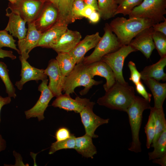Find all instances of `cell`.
Listing matches in <instances>:
<instances>
[{
  "instance_id": "cell-1",
  "label": "cell",
  "mask_w": 166,
  "mask_h": 166,
  "mask_svg": "<svg viewBox=\"0 0 166 166\" xmlns=\"http://www.w3.org/2000/svg\"><path fill=\"white\" fill-rule=\"evenodd\" d=\"M155 24L151 20L141 18L127 19L117 17L109 24L112 32L122 46L128 45L131 40L144 30L152 27Z\"/></svg>"
},
{
  "instance_id": "cell-2",
  "label": "cell",
  "mask_w": 166,
  "mask_h": 166,
  "mask_svg": "<svg viewBox=\"0 0 166 166\" xmlns=\"http://www.w3.org/2000/svg\"><path fill=\"white\" fill-rule=\"evenodd\" d=\"M99 98L97 103L112 109L126 112L135 97L134 88L128 83L123 84L117 81Z\"/></svg>"
},
{
  "instance_id": "cell-3",
  "label": "cell",
  "mask_w": 166,
  "mask_h": 166,
  "mask_svg": "<svg viewBox=\"0 0 166 166\" xmlns=\"http://www.w3.org/2000/svg\"><path fill=\"white\" fill-rule=\"evenodd\" d=\"M150 102L143 98L135 96L134 101L127 109V113L131 127L132 141L129 151L135 153L141 151V143L139 135L141 127L143 113L144 111L150 109Z\"/></svg>"
},
{
  "instance_id": "cell-4",
  "label": "cell",
  "mask_w": 166,
  "mask_h": 166,
  "mask_svg": "<svg viewBox=\"0 0 166 166\" xmlns=\"http://www.w3.org/2000/svg\"><path fill=\"white\" fill-rule=\"evenodd\" d=\"M102 83L101 81H96L91 77L86 65L81 61L76 64L72 71L65 77L63 91L65 94L70 95L74 93L76 87L82 86L84 88L80 92V94L84 95L87 94L93 86Z\"/></svg>"
},
{
  "instance_id": "cell-5",
  "label": "cell",
  "mask_w": 166,
  "mask_h": 166,
  "mask_svg": "<svg viewBox=\"0 0 166 166\" xmlns=\"http://www.w3.org/2000/svg\"><path fill=\"white\" fill-rule=\"evenodd\" d=\"M104 30V34L93 52L89 56L84 57L82 61L85 65L100 61L105 55L117 50L122 46L108 23L105 24Z\"/></svg>"
},
{
  "instance_id": "cell-6",
  "label": "cell",
  "mask_w": 166,
  "mask_h": 166,
  "mask_svg": "<svg viewBox=\"0 0 166 166\" xmlns=\"http://www.w3.org/2000/svg\"><path fill=\"white\" fill-rule=\"evenodd\" d=\"M166 0H144L133 9L129 17L145 18L156 24L166 20Z\"/></svg>"
},
{
  "instance_id": "cell-7",
  "label": "cell",
  "mask_w": 166,
  "mask_h": 166,
  "mask_svg": "<svg viewBox=\"0 0 166 166\" xmlns=\"http://www.w3.org/2000/svg\"><path fill=\"white\" fill-rule=\"evenodd\" d=\"M129 45L122 46L117 50L104 56L101 60L107 63L114 74L115 80L123 84L128 83L123 75V69L125 59L131 53L136 51Z\"/></svg>"
},
{
  "instance_id": "cell-8",
  "label": "cell",
  "mask_w": 166,
  "mask_h": 166,
  "mask_svg": "<svg viewBox=\"0 0 166 166\" xmlns=\"http://www.w3.org/2000/svg\"><path fill=\"white\" fill-rule=\"evenodd\" d=\"M45 2L43 0H18L8 8L18 13L27 23L34 22L40 13Z\"/></svg>"
},
{
  "instance_id": "cell-9",
  "label": "cell",
  "mask_w": 166,
  "mask_h": 166,
  "mask_svg": "<svg viewBox=\"0 0 166 166\" xmlns=\"http://www.w3.org/2000/svg\"><path fill=\"white\" fill-rule=\"evenodd\" d=\"M48 81L47 79L42 81L38 87V90L41 93V95L34 106L25 112L26 119L37 117L39 121L44 119V112L48 106L50 101L54 97L48 86Z\"/></svg>"
},
{
  "instance_id": "cell-10",
  "label": "cell",
  "mask_w": 166,
  "mask_h": 166,
  "mask_svg": "<svg viewBox=\"0 0 166 166\" xmlns=\"http://www.w3.org/2000/svg\"><path fill=\"white\" fill-rule=\"evenodd\" d=\"M95 104L94 102L89 101L80 113L85 134L93 138L98 137L94 133L97 128L100 125L108 123L109 120L101 118L94 113L93 108Z\"/></svg>"
},
{
  "instance_id": "cell-11",
  "label": "cell",
  "mask_w": 166,
  "mask_h": 166,
  "mask_svg": "<svg viewBox=\"0 0 166 166\" xmlns=\"http://www.w3.org/2000/svg\"><path fill=\"white\" fill-rule=\"evenodd\" d=\"M45 72L49 78L48 86L54 97L62 94L65 77L62 74L55 59L50 60Z\"/></svg>"
},
{
  "instance_id": "cell-12",
  "label": "cell",
  "mask_w": 166,
  "mask_h": 166,
  "mask_svg": "<svg viewBox=\"0 0 166 166\" xmlns=\"http://www.w3.org/2000/svg\"><path fill=\"white\" fill-rule=\"evenodd\" d=\"M154 30L152 27L146 28L138 33L129 44L136 51H140L148 59L155 48L152 35Z\"/></svg>"
},
{
  "instance_id": "cell-13",
  "label": "cell",
  "mask_w": 166,
  "mask_h": 166,
  "mask_svg": "<svg viewBox=\"0 0 166 166\" xmlns=\"http://www.w3.org/2000/svg\"><path fill=\"white\" fill-rule=\"evenodd\" d=\"M27 31L25 37L18 40V45L20 56L27 60L29 57L30 52L37 47L42 33L36 28L34 22L28 23Z\"/></svg>"
},
{
  "instance_id": "cell-14",
  "label": "cell",
  "mask_w": 166,
  "mask_h": 166,
  "mask_svg": "<svg viewBox=\"0 0 166 166\" xmlns=\"http://www.w3.org/2000/svg\"><path fill=\"white\" fill-rule=\"evenodd\" d=\"M21 62L22 68L20 76L21 78L17 81L15 85L17 88L21 90L24 84L30 81H38L47 79V76L43 69H39L32 66L27 61V60L21 56L19 57Z\"/></svg>"
},
{
  "instance_id": "cell-15",
  "label": "cell",
  "mask_w": 166,
  "mask_h": 166,
  "mask_svg": "<svg viewBox=\"0 0 166 166\" xmlns=\"http://www.w3.org/2000/svg\"><path fill=\"white\" fill-rule=\"evenodd\" d=\"M58 12L51 3L45 2L37 18L34 21L36 28L43 33L57 21Z\"/></svg>"
},
{
  "instance_id": "cell-16",
  "label": "cell",
  "mask_w": 166,
  "mask_h": 166,
  "mask_svg": "<svg viewBox=\"0 0 166 166\" xmlns=\"http://www.w3.org/2000/svg\"><path fill=\"white\" fill-rule=\"evenodd\" d=\"M81 35L78 31L69 29L63 34L58 40L50 45L57 53H69L81 40Z\"/></svg>"
},
{
  "instance_id": "cell-17",
  "label": "cell",
  "mask_w": 166,
  "mask_h": 166,
  "mask_svg": "<svg viewBox=\"0 0 166 166\" xmlns=\"http://www.w3.org/2000/svg\"><path fill=\"white\" fill-rule=\"evenodd\" d=\"M6 10V15L8 17L9 19L5 30L9 31L13 36L17 38L18 40L23 38L27 31V29L26 26V22L17 12L8 7Z\"/></svg>"
},
{
  "instance_id": "cell-18",
  "label": "cell",
  "mask_w": 166,
  "mask_h": 166,
  "mask_svg": "<svg viewBox=\"0 0 166 166\" xmlns=\"http://www.w3.org/2000/svg\"><path fill=\"white\" fill-rule=\"evenodd\" d=\"M88 71L92 78L96 76L103 77L106 80L103 85L105 91H107L115 82L114 74L109 66L105 62L100 60L86 65Z\"/></svg>"
},
{
  "instance_id": "cell-19",
  "label": "cell",
  "mask_w": 166,
  "mask_h": 166,
  "mask_svg": "<svg viewBox=\"0 0 166 166\" xmlns=\"http://www.w3.org/2000/svg\"><path fill=\"white\" fill-rule=\"evenodd\" d=\"M101 38L98 32L87 35L69 53L75 60L76 64L83 60L88 51L96 47Z\"/></svg>"
},
{
  "instance_id": "cell-20",
  "label": "cell",
  "mask_w": 166,
  "mask_h": 166,
  "mask_svg": "<svg viewBox=\"0 0 166 166\" xmlns=\"http://www.w3.org/2000/svg\"><path fill=\"white\" fill-rule=\"evenodd\" d=\"M89 101L88 99L78 96L73 99L70 95L65 93L57 97L52 103V105L67 111H73L80 113Z\"/></svg>"
},
{
  "instance_id": "cell-21",
  "label": "cell",
  "mask_w": 166,
  "mask_h": 166,
  "mask_svg": "<svg viewBox=\"0 0 166 166\" xmlns=\"http://www.w3.org/2000/svg\"><path fill=\"white\" fill-rule=\"evenodd\" d=\"M68 25L57 22L49 29L42 33L37 47L49 48L55 43L68 29Z\"/></svg>"
},
{
  "instance_id": "cell-22",
  "label": "cell",
  "mask_w": 166,
  "mask_h": 166,
  "mask_svg": "<svg viewBox=\"0 0 166 166\" xmlns=\"http://www.w3.org/2000/svg\"><path fill=\"white\" fill-rule=\"evenodd\" d=\"M166 65V56L161 57L156 63L145 67L140 72L141 79L143 80L152 78L157 81L166 80V74L164 68Z\"/></svg>"
},
{
  "instance_id": "cell-23",
  "label": "cell",
  "mask_w": 166,
  "mask_h": 166,
  "mask_svg": "<svg viewBox=\"0 0 166 166\" xmlns=\"http://www.w3.org/2000/svg\"><path fill=\"white\" fill-rule=\"evenodd\" d=\"M52 4L58 12L57 22L68 25L73 23L71 11L75 0H43Z\"/></svg>"
},
{
  "instance_id": "cell-24",
  "label": "cell",
  "mask_w": 166,
  "mask_h": 166,
  "mask_svg": "<svg viewBox=\"0 0 166 166\" xmlns=\"http://www.w3.org/2000/svg\"><path fill=\"white\" fill-rule=\"evenodd\" d=\"M151 91L154 99V107H163L164 102L166 97V83H161L152 78L143 80Z\"/></svg>"
},
{
  "instance_id": "cell-25",
  "label": "cell",
  "mask_w": 166,
  "mask_h": 166,
  "mask_svg": "<svg viewBox=\"0 0 166 166\" xmlns=\"http://www.w3.org/2000/svg\"><path fill=\"white\" fill-rule=\"evenodd\" d=\"M92 138L86 134L81 136L76 137L74 149L83 156L93 159L97 153V151L93 143Z\"/></svg>"
},
{
  "instance_id": "cell-26",
  "label": "cell",
  "mask_w": 166,
  "mask_h": 166,
  "mask_svg": "<svg viewBox=\"0 0 166 166\" xmlns=\"http://www.w3.org/2000/svg\"><path fill=\"white\" fill-rule=\"evenodd\" d=\"M98 10L101 18L104 20L114 17L118 5L115 0H97Z\"/></svg>"
},
{
  "instance_id": "cell-27",
  "label": "cell",
  "mask_w": 166,
  "mask_h": 166,
  "mask_svg": "<svg viewBox=\"0 0 166 166\" xmlns=\"http://www.w3.org/2000/svg\"><path fill=\"white\" fill-rule=\"evenodd\" d=\"M61 72L64 77L72 71L76 63L69 53H58L55 59Z\"/></svg>"
},
{
  "instance_id": "cell-28",
  "label": "cell",
  "mask_w": 166,
  "mask_h": 166,
  "mask_svg": "<svg viewBox=\"0 0 166 166\" xmlns=\"http://www.w3.org/2000/svg\"><path fill=\"white\" fill-rule=\"evenodd\" d=\"M151 147L154 149L148 153L149 160L160 157L166 154V128L156 140L151 144Z\"/></svg>"
},
{
  "instance_id": "cell-29",
  "label": "cell",
  "mask_w": 166,
  "mask_h": 166,
  "mask_svg": "<svg viewBox=\"0 0 166 166\" xmlns=\"http://www.w3.org/2000/svg\"><path fill=\"white\" fill-rule=\"evenodd\" d=\"M150 109L153 113L155 125V135L152 143H153L156 140L166 128V121L163 107H151Z\"/></svg>"
},
{
  "instance_id": "cell-30",
  "label": "cell",
  "mask_w": 166,
  "mask_h": 166,
  "mask_svg": "<svg viewBox=\"0 0 166 166\" xmlns=\"http://www.w3.org/2000/svg\"><path fill=\"white\" fill-rule=\"evenodd\" d=\"M6 65L0 61V77L5 85L6 92L8 96L15 98L17 96L15 89L10 79Z\"/></svg>"
},
{
  "instance_id": "cell-31",
  "label": "cell",
  "mask_w": 166,
  "mask_h": 166,
  "mask_svg": "<svg viewBox=\"0 0 166 166\" xmlns=\"http://www.w3.org/2000/svg\"><path fill=\"white\" fill-rule=\"evenodd\" d=\"M144 0H115L118 6L115 15L122 14L129 15L133 9L140 4Z\"/></svg>"
},
{
  "instance_id": "cell-32",
  "label": "cell",
  "mask_w": 166,
  "mask_h": 166,
  "mask_svg": "<svg viewBox=\"0 0 166 166\" xmlns=\"http://www.w3.org/2000/svg\"><path fill=\"white\" fill-rule=\"evenodd\" d=\"M76 137L73 134L71 136L65 140L56 141L52 144L49 152L52 154L57 151L62 149H74Z\"/></svg>"
},
{
  "instance_id": "cell-33",
  "label": "cell",
  "mask_w": 166,
  "mask_h": 166,
  "mask_svg": "<svg viewBox=\"0 0 166 166\" xmlns=\"http://www.w3.org/2000/svg\"><path fill=\"white\" fill-rule=\"evenodd\" d=\"M155 48L160 57L166 56V35L160 32L154 31L152 35Z\"/></svg>"
},
{
  "instance_id": "cell-34",
  "label": "cell",
  "mask_w": 166,
  "mask_h": 166,
  "mask_svg": "<svg viewBox=\"0 0 166 166\" xmlns=\"http://www.w3.org/2000/svg\"><path fill=\"white\" fill-rule=\"evenodd\" d=\"M144 130L147 137L146 146L148 149L151 147L155 135L154 117L152 112L151 110L148 122L144 127Z\"/></svg>"
},
{
  "instance_id": "cell-35",
  "label": "cell",
  "mask_w": 166,
  "mask_h": 166,
  "mask_svg": "<svg viewBox=\"0 0 166 166\" xmlns=\"http://www.w3.org/2000/svg\"><path fill=\"white\" fill-rule=\"evenodd\" d=\"M16 40L12 35L9 34L8 31L4 30H0V48L5 47H9L16 50L20 54V52L15 44Z\"/></svg>"
},
{
  "instance_id": "cell-36",
  "label": "cell",
  "mask_w": 166,
  "mask_h": 166,
  "mask_svg": "<svg viewBox=\"0 0 166 166\" xmlns=\"http://www.w3.org/2000/svg\"><path fill=\"white\" fill-rule=\"evenodd\" d=\"M85 6L83 0H75L72 6L71 15L73 23L83 18L81 12Z\"/></svg>"
},
{
  "instance_id": "cell-37",
  "label": "cell",
  "mask_w": 166,
  "mask_h": 166,
  "mask_svg": "<svg viewBox=\"0 0 166 166\" xmlns=\"http://www.w3.org/2000/svg\"><path fill=\"white\" fill-rule=\"evenodd\" d=\"M128 66L130 72L129 80L135 85L140 81V73L137 70L135 64L132 61H130L128 62Z\"/></svg>"
},
{
  "instance_id": "cell-38",
  "label": "cell",
  "mask_w": 166,
  "mask_h": 166,
  "mask_svg": "<svg viewBox=\"0 0 166 166\" xmlns=\"http://www.w3.org/2000/svg\"><path fill=\"white\" fill-rule=\"evenodd\" d=\"M71 134L69 130L65 127H61L58 129L55 134V137L57 141L66 139L69 138Z\"/></svg>"
},
{
  "instance_id": "cell-39",
  "label": "cell",
  "mask_w": 166,
  "mask_h": 166,
  "mask_svg": "<svg viewBox=\"0 0 166 166\" xmlns=\"http://www.w3.org/2000/svg\"><path fill=\"white\" fill-rule=\"evenodd\" d=\"M135 85L136 92L141 95L144 98L150 103L152 95L147 92L142 82L140 81Z\"/></svg>"
},
{
  "instance_id": "cell-40",
  "label": "cell",
  "mask_w": 166,
  "mask_h": 166,
  "mask_svg": "<svg viewBox=\"0 0 166 166\" xmlns=\"http://www.w3.org/2000/svg\"><path fill=\"white\" fill-rule=\"evenodd\" d=\"M95 10V8L92 6L85 5L81 12V15L83 17L88 18L91 14Z\"/></svg>"
},
{
  "instance_id": "cell-41",
  "label": "cell",
  "mask_w": 166,
  "mask_h": 166,
  "mask_svg": "<svg viewBox=\"0 0 166 166\" xmlns=\"http://www.w3.org/2000/svg\"><path fill=\"white\" fill-rule=\"evenodd\" d=\"M152 27L154 31L160 32L166 35V20L162 22L154 24Z\"/></svg>"
},
{
  "instance_id": "cell-42",
  "label": "cell",
  "mask_w": 166,
  "mask_h": 166,
  "mask_svg": "<svg viewBox=\"0 0 166 166\" xmlns=\"http://www.w3.org/2000/svg\"><path fill=\"white\" fill-rule=\"evenodd\" d=\"M6 57H9L13 60L16 58V56L13 54L12 51L5 50L0 48V58Z\"/></svg>"
},
{
  "instance_id": "cell-43",
  "label": "cell",
  "mask_w": 166,
  "mask_h": 166,
  "mask_svg": "<svg viewBox=\"0 0 166 166\" xmlns=\"http://www.w3.org/2000/svg\"><path fill=\"white\" fill-rule=\"evenodd\" d=\"M100 18V16L98 12L95 10L91 14L88 19L90 23L95 24L99 22Z\"/></svg>"
},
{
  "instance_id": "cell-44",
  "label": "cell",
  "mask_w": 166,
  "mask_h": 166,
  "mask_svg": "<svg viewBox=\"0 0 166 166\" xmlns=\"http://www.w3.org/2000/svg\"><path fill=\"white\" fill-rule=\"evenodd\" d=\"M11 98L9 96L3 97L0 96V123L1 121L0 113L2 108L3 106L9 104L11 102Z\"/></svg>"
},
{
  "instance_id": "cell-45",
  "label": "cell",
  "mask_w": 166,
  "mask_h": 166,
  "mask_svg": "<svg viewBox=\"0 0 166 166\" xmlns=\"http://www.w3.org/2000/svg\"><path fill=\"white\" fill-rule=\"evenodd\" d=\"M152 162L161 166H166V154L163 156L152 160Z\"/></svg>"
},
{
  "instance_id": "cell-46",
  "label": "cell",
  "mask_w": 166,
  "mask_h": 166,
  "mask_svg": "<svg viewBox=\"0 0 166 166\" xmlns=\"http://www.w3.org/2000/svg\"><path fill=\"white\" fill-rule=\"evenodd\" d=\"M85 5H89L93 6L96 11H98L97 0H83Z\"/></svg>"
},
{
  "instance_id": "cell-47",
  "label": "cell",
  "mask_w": 166,
  "mask_h": 166,
  "mask_svg": "<svg viewBox=\"0 0 166 166\" xmlns=\"http://www.w3.org/2000/svg\"><path fill=\"white\" fill-rule=\"evenodd\" d=\"M6 148V142L0 134V152L5 150Z\"/></svg>"
},
{
  "instance_id": "cell-48",
  "label": "cell",
  "mask_w": 166,
  "mask_h": 166,
  "mask_svg": "<svg viewBox=\"0 0 166 166\" xmlns=\"http://www.w3.org/2000/svg\"><path fill=\"white\" fill-rule=\"evenodd\" d=\"M9 1V3L14 4L16 3L18 0H8Z\"/></svg>"
}]
</instances>
